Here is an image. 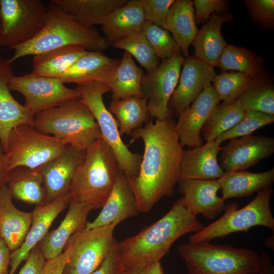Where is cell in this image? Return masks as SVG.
I'll return each mask as SVG.
<instances>
[{"instance_id":"1","label":"cell","mask_w":274,"mask_h":274,"mask_svg":"<svg viewBox=\"0 0 274 274\" xmlns=\"http://www.w3.org/2000/svg\"><path fill=\"white\" fill-rule=\"evenodd\" d=\"M176 122L172 118L149 120L130 134V144L141 139L144 151L137 176L128 178L139 212L150 211L164 196H172L179 183L183 153Z\"/></svg>"},{"instance_id":"2","label":"cell","mask_w":274,"mask_h":274,"mask_svg":"<svg viewBox=\"0 0 274 274\" xmlns=\"http://www.w3.org/2000/svg\"><path fill=\"white\" fill-rule=\"evenodd\" d=\"M203 227L185 208L181 197L160 219L135 235L117 242L116 247L124 269L159 262L179 238Z\"/></svg>"},{"instance_id":"3","label":"cell","mask_w":274,"mask_h":274,"mask_svg":"<svg viewBox=\"0 0 274 274\" xmlns=\"http://www.w3.org/2000/svg\"><path fill=\"white\" fill-rule=\"evenodd\" d=\"M69 45L80 46L90 51H100L109 46L105 37L94 27H85L77 23L61 8L50 1L47 18L42 31L30 41L15 47L11 64L29 55H35Z\"/></svg>"},{"instance_id":"4","label":"cell","mask_w":274,"mask_h":274,"mask_svg":"<svg viewBox=\"0 0 274 274\" xmlns=\"http://www.w3.org/2000/svg\"><path fill=\"white\" fill-rule=\"evenodd\" d=\"M118 168L113 152L100 136L85 150L74 174L68 190L71 200L91 210L102 208L112 191Z\"/></svg>"},{"instance_id":"5","label":"cell","mask_w":274,"mask_h":274,"mask_svg":"<svg viewBox=\"0 0 274 274\" xmlns=\"http://www.w3.org/2000/svg\"><path fill=\"white\" fill-rule=\"evenodd\" d=\"M178 250L188 274H260L259 255L249 249L202 242L182 244Z\"/></svg>"},{"instance_id":"6","label":"cell","mask_w":274,"mask_h":274,"mask_svg":"<svg viewBox=\"0 0 274 274\" xmlns=\"http://www.w3.org/2000/svg\"><path fill=\"white\" fill-rule=\"evenodd\" d=\"M33 126L81 151H85L101 136L93 114L80 98L37 114Z\"/></svg>"},{"instance_id":"7","label":"cell","mask_w":274,"mask_h":274,"mask_svg":"<svg viewBox=\"0 0 274 274\" xmlns=\"http://www.w3.org/2000/svg\"><path fill=\"white\" fill-rule=\"evenodd\" d=\"M272 194L273 189L269 186L257 191L255 197L239 209L236 203L226 204L223 215L190 235L188 243L210 242L234 232L247 231L257 226L266 227L273 231L274 218L270 207Z\"/></svg>"},{"instance_id":"8","label":"cell","mask_w":274,"mask_h":274,"mask_svg":"<svg viewBox=\"0 0 274 274\" xmlns=\"http://www.w3.org/2000/svg\"><path fill=\"white\" fill-rule=\"evenodd\" d=\"M80 99L93 114L100 130L101 137L109 146L116 158L118 168L128 178L135 177L139 171L142 156L130 151L123 142L118 123L105 106L102 96L111 92L109 85L91 82L78 85Z\"/></svg>"},{"instance_id":"9","label":"cell","mask_w":274,"mask_h":274,"mask_svg":"<svg viewBox=\"0 0 274 274\" xmlns=\"http://www.w3.org/2000/svg\"><path fill=\"white\" fill-rule=\"evenodd\" d=\"M68 146L33 125H18L9 136L6 151L8 171L17 166L38 168L61 155Z\"/></svg>"},{"instance_id":"10","label":"cell","mask_w":274,"mask_h":274,"mask_svg":"<svg viewBox=\"0 0 274 274\" xmlns=\"http://www.w3.org/2000/svg\"><path fill=\"white\" fill-rule=\"evenodd\" d=\"M0 45L14 49L35 38L44 27L47 7L41 0H0Z\"/></svg>"},{"instance_id":"11","label":"cell","mask_w":274,"mask_h":274,"mask_svg":"<svg viewBox=\"0 0 274 274\" xmlns=\"http://www.w3.org/2000/svg\"><path fill=\"white\" fill-rule=\"evenodd\" d=\"M118 224L84 228L73 235L65 246L70 255L63 274H90L96 270L117 242L114 232Z\"/></svg>"},{"instance_id":"12","label":"cell","mask_w":274,"mask_h":274,"mask_svg":"<svg viewBox=\"0 0 274 274\" xmlns=\"http://www.w3.org/2000/svg\"><path fill=\"white\" fill-rule=\"evenodd\" d=\"M9 87L23 95L24 105L34 116L80 97L76 88H68L59 78L32 73L14 75L10 80Z\"/></svg>"},{"instance_id":"13","label":"cell","mask_w":274,"mask_h":274,"mask_svg":"<svg viewBox=\"0 0 274 274\" xmlns=\"http://www.w3.org/2000/svg\"><path fill=\"white\" fill-rule=\"evenodd\" d=\"M184 57L181 52L162 59L154 71L144 74L142 91L147 99L149 117L163 120L171 118L169 102L179 82Z\"/></svg>"},{"instance_id":"14","label":"cell","mask_w":274,"mask_h":274,"mask_svg":"<svg viewBox=\"0 0 274 274\" xmlns=\"http://www.w3.org/2000/svg\"><path fill=\"white\" fill-rule=\"evenodd\" d=\"M274 153V139L249 135L231 139L222 147L218 160L224 172L244 170Z\"/></svg>"},{"instance_id":"15","label":"cell","mask_w":274,"mask_h":274,"mask_svg":"<svg viewBox=\"0 0 274 274\" xmlns=\"http://www.w3.org/2000/svg\"><path fill=\"white\" fill-rule=\"evenodd\" d=\"M69 191L62 194L50 202L37 206L32 212L30 227L21 246L11 252L9 274H14L21 262L26 260L30 251L44 239L54 220L69 204Z\"/></svg>"},{"instance_id":"16","label":"cell","mask_w":274,"mask_h":274,"mask_svg":"<svg viewBox=\"0 0 274 274\" xmlns=\"http://www.w3.org/2000/svg\"><path fill=\"white\" fill-rule=\"evenodd\" d=\"M178 85L169 102V108L179 115L189 107L197 96L211 85L216 75L214 68L194 56L184 58Z\"/></svg>"},{"instance_id":"17","label":"cell","mask_w":274,"mask_h":274,"mask_svg":"<svg viewBox=\"0 0 274 274\" xmlns=\"http://www.w3.org/2000/svg\"><path fill=\"white\" fill-rule=\"evenodd\" d=\"M219 99L212 85L206 88L189 108L179 114L175 129L181 146L194 148L203 144L202 128Z\"/></svg>"},{"instance_id":"18","label":"cell","mask_w":274,"mask_h":274,"mask_svg":"<svg viewBox=\"0 0 274 274\" xmlns=\"http://www.w3.org/2000/svg\"><path fill=\"white\" fill-rule=\"evenodd\" d=\"M97 217L87 222L86 229L119 224L122 221L136 216L139 211L135 195L125 174L119 168L112 191Z\"/></svg>"},{"instance_id":"19","label":"cell","mask_w":274,"mask_h":274,"mask_svg":"<svg viewBox=\"0 0 274 274\" xmlns=\"http://www.w3.org/2000/svg\"><path fill=\"white\" fill-rule=\"evenodd\" d=\"M183 203L193 216L201 214L213 220L224 211L225 200L217 195L221 187L218 179L188 180L179 182Z\"/></svg>"},{"instance_id":"20","label":"cell","mask_w":274,"mask_h":274,"mask_svg":"<svg viewBox=\"0 0 274 274\" xmlns=\"http://www.w3.org/2000/svg\"><path fill=\"white\" fill-rule=\"evenodd\" d=\"M85 153V151L68 145L61 155L38 168L45 189V198L41 205L50 202L68 191L74 174Z\"/></svg>"},{"instance_id":"21","label":"cell","mask_w":274,"mask_h":274,"mask_svg":"<svg viewBox=\"0 0 274 274\" xmlns=\"http://www.w3.org/2000/svg\"><path fill=\"white\" fill-rule=\"evenodd\" d=\"M120 60L100 51H87L59 78L64 83L78 85L91 82L111 85Z\"/></svg>"},{"instance_id":"22","label":"cell","mask_w":274,"mask_h":274,"mask_svg":"<svg viewBox=\"0 0 274 274\" xmlns=\"http://www.w3.org/2000/svg\"><path fill=\"white\" fill-rule=\"evenodd\" d=\"M14 76L11 64L0 57V141L5 151L11 130L20 124L33 125L35 118L30 110L11 93L9 83Z\"/></svg>"},{"instance_id":"23","label":"cell","mask_w":274,"mask_h":274,"mask_svg":"<svg viewBox=\"0 0 274 274\" xmlns=\"http://www.w3.org/2000/svg\"><path fill=\"white\" fill-rule=\"evenodd\" d=\"M220 144L215 139L193 149L184 150L179 182L188 180H216L221 178L224 172L217 158L222 149Z\"/></svg>"},{"instance_id":"24","label":"cell","mask_w":274,"mask_h":274,"mask_svg":"<svg viewBox=\"0 0 274 274\" xmlns=\"http://www.w3.org/2000/svg\"><path fill=\"white\" fill-rule=\"evenodd\" d=\"M5 183L0 188V238L3 239L11 252L23 243L30 227L33 214L18 210Z\"/></svg>"},{"instance_id":"25","label":"cell","mask_w":274,"mask_h":274,"mask_svg":"<svg viewBox=\"0 0 274 274\" xmlns=\"http://www.w3.org/2000/svg\"><path fill=\"white\" fill-rule=\"evenodd\" d=\"M68 211L58 227L48 232L40 242V249L46 260L54 258L63 252L68 241L84 229L91 209L86 205L70 200Z\"/></svg>"},{"instance_id":"26","label":"cell","mask_w":274,"mask_h":274,"mask_svg":"<svg viewBox=\"0 0 274 274\" xmlns=\"http://www.w3.org/2000/svg\"><path fill=\"white\" fill-rule=\"evenodd\" d=\"M233 19L231 13L211 15L198 30L192 44L194 56L212 67L217 66L223 50L228 45L222 35V26L225 22L232 23Z\"/></svg>"},{"instance_id":"27","label":"cell","mask_w":274,"mask_h":274,"mask_svg":"<svg viewBox=\"0 0 274 274\" xmlns=\"http://www.w3.org/2000/svg\"><path fill=\"white\" fill-rule=\"evenodd\" d=\"M145 21L139 0H130L106 18L102 31L109 45L141 32Z\"/></svg>"},{"instance_id":"28","label":"cell","mask_w":274,"mask_h":274,"mask_svg":"<svg viewBox=\"0 0 274 274\" xmlns=\"http://www.w3.org/2000/svg\"><path fill=\"white\" fill-rule=\"evenodd\" d=\"M5 183L12 199L37 206L42 204L45 189L39 168L14 167L7 173Z\"/></svg>"},{"instance_id":"29","label":"cell","mask_w":274,"mask_h":274,"mask_svg":"<svg viewBox=\"0 0 274 274\" xmlns=\"http://www.w3.org/2000/svg\"><path fill=\"white\" fill-rule=\"evenodd\" d=\"M191 0H175L167 12L164 29L170 32L180 51L189 56L188 48L198 32Z\"/></svg>"},{"instance_id":"30","label":"cell","mask_w":274,"mask_h":274,"mask_svg":"<svg viewBox=\"0 0 274 274\" xmlns=\"http://www.w3.org/2000/svg\"><path fill=\"white\" fill-rule=\"evenodd\" d=\"M128 0H52L77 23L85 27L102 24L106 18Z\"/></svg>"},{"instance_id":"31","label":"cell","mask_w":274,"mask_h":274,"mask_svg":"<svg viewBox=\"0 0 274 274\" xmlns=\"http://www.w3.org/2000/svg\"><path fill=\"white\" fill-rule=\"evenodd\" d=\"M225 201L232 198L249 196L260 189L271 186L274 182V169L261 173L244 170L224 172L218 179Z\"/></svg>"},{"instance_id":"32","label":"cell","mask_w":274,"mask_h":274,"mask_svg":"<svg viewBox=\"0 0 274 274\" xmlns=\"http://www.w3.org/2000/svg\"><path fill=\"white\" fill-rule=\"evenodd\" d=\"M87 51L80 46L69 45L35 55L31 73L60 78Z\"/></svg>"},{"instance_id":"33","label":"cell","mask_w":274,"mask_h":274,"mask_svg":"<svg viewBox=\"0 0 274 274\" xmlns=\"http://www.w3.org/2000/svg\"><path fill=\"white\" fill-rule=\"evenodd\" d=\"M144 73L135 64L132 56L125 51L120 60L111 88L112 101L129 97H144L142 81Z\"/></svg>"},{"instance_id":"34","label":"cell","mask_w":274,"mask_h":274,"mask_svg":"<svg viewBox=\"0 0 274 274\" xmlns=\"http://www.w3.org/2000/svg\"><path fill=\"white\" fill-rule=\"evenodd\" d=\"M109 111L118 120L121 135L130 134L150 120L145 97H129L112 101Z\"/></svg>"},{"instance_id":"35","label":"cell","mask_w":274,"mask_h":274,"mask_svg":"<svg viewBox=\"0 0 274 274\" xmlns=\"http://www.w3.org/2000/svg\"><path fill=\"white\" fill-rule=\"evenodd\" d=\"M264 64L263 59L253 51L228 44L223 50L217 66L221 72L237 71L253 78L265 71Z\"/></svg>"},{"instance_id":"36","label":"cell","mask_w":274,"mask_h":274,"mask_svg":"<svg viewBox=\"0 0 274 274\" xmlns=\"http://www.w3.org/2000/svg\"><path fill=\"white\" fill-rule=\"evenodd\" d=\"M238 99L245 110L274 115L273 83L265 71L251 79Z\"/></svg>"},{"instance_id":"37","label":"cell","mask_w":274,"mask_h":274,"mask_svg":"<svg viewBox=\"0 0 274 274\" xmlns=\"http://www.w3.org/2000/svg\"><path fill=\"white\" fill-rule=\"evenodd\" d=\"M245 111L238 99L231 102L218 104L202 128L204 140L206 142L215 140L232 128L243 118Z\"/></svg>"},{"instance_id":"38","label":"cell","mask_w":274,"mask_h":274,"mask_svg":"<svg viewBox=\"0 0 274 274\" xmlns=\"http://www.w3.org/2000/svg\"><path fill=\"white\" fill-rule=\"evenodd\" d=\"M114 48L125 50L133 56L147 73L158 66L159 59L142 31L133 34L111 44Z\"/></svg>"},{"instance_id":"39","label":"cell","mask_w":274,"mask_h":274,"mask_svg":"<svg viewBox=\"0 0 274 274\" xmlns=\"http://www.w3.org/2000/svg\"><path fill=\"white\" fill-rule=\"evenodd\" d=\"M251 79L245 74L238 72H221L215 76L212 86L220 101L231 102L238 98Z\"/></svg>"},{"instance_id":"40","label":"cell","mask_w":274,"mask_h":274,"mask_svg":"<svg viewBox=\"0 0 274 274\" xmlns=\"http://www.w3.org/2000/svg\"><path fill=\"white\" fill-rule=\"evenodd\" d=\"M142 31L159 59H167L181 52L178 45L167 30L145 21Z\"/></svg>"},{"instance_id":"41","label":"cell","mask_w":274,"mask_h":274,"mask_svg":"<svg viewBox=\"0 0 274 274\" xmlns=\"http://www.w3.org/2000/svg\"><path fill=\"white\" fill-rule=\"evenodd\" d=\"M274 122V115L261 112L246 110L241 121L230 129L217 136L215 140L220 144L231 140L251 135L257 129Z\"/></svg>"},{"instance_id":"42","label":"cell","mask_w":274,"mask_h":274,"mask_svg":"<svg viewBox=\"0 0 274 274\" xmlns=\"http://www.w3.org/2000/svg\"><path fill=\"white\" fill-rule=\"evenodd\" d=\"M243 2L253 22L263 28L273 29V0H245Z\"/></svg>"},{"instance_id":"43","label":"cell","mask_w":274,"mask_h":274,"mask_svg":"<svg viewBox=\"0 0 274 274\" xmlns=\"http://www.w3.org/2000/svg\"><path fill=\"white\" fill-rule=\"evenodd\" d=\"M145 21L164 28L169 8L175 0H139Z\"/></svg>"},{"instance_id":"44","label":"cell","mask_w":274,"mask_h":274,"mask_svg":"<svg viewBox=\"0 0 274 274\" xmlns=\"http://www.w3.org/2000/svg\"><path fill=\"white\" fill-rule=\"evenodd\" d=\"M196 24H204L214 14L228 13L229 2L225 0H194L192 1Z\"/></svg>"},{"instance_id":"45","label":"cell","mask_w":274,"mask_h":274,"mask_svg":"<svg viewBox=\"0 0 274 274\" xmlns=\"http://www.w3.org/2000/svg\"><path fill=\"white\" fill-rule=\"evenodd\" d=\"M46 261L39 244L30 251L18 274H42Z\"/></svg>"},{"instance_id":"46","label":"cell","mask_w":274,"mask_h":274,"mask_svg":"<svg viewBox=\"0 0 274 274\" xmlns=\"http://www.w3.org/2000/svg\"><path fill=\"white\" fill-rule=\"evenodd\" d=\"M116 244L101 264L90 274L121 273L124 268L118 255Z\"/></svg>"},{"instance_id":"47","label":"cell","mask_w":274,"mask_h":274,"mask_svg":"<svg viewBox=\"0 0 274 274\" xmlns=\"http://www.w3.org/2000/svg\"><path fill=\"white\" fill-rule=\"evenodd\" d=\"M69 255V248L65 246L63 252L59 256L46 260L42 274H63Z\"/></svg>"},{"instance_id":"48","label":"cell","mask_w":274,"mask_h":274,"mask_svg":"<svg viewBox=\"0 0 274 274\" xmlns=\"http://www.w3.org/2000/svg\"><path fill=\"white\" fill-rule=\"evenodd\" d=\"M120 274H164V270L159 262L127 267Z\"/></svg>"},{"instance_id":"49","label":"cell","mask_w":274,"mask_h":274,"mask_svg":"<svg viewBox=\"0 0 274 274\" xmlns=\"http://www.w3.org/2000/svg\"><path fill=\"white\" fill-rule=\"evenodd\" d=\"M11 253L5 241L0 238V274H9Z\"/></svg>"},{"instance_id":"50","label":"cell","mask_w":274,"mask_h":274,"mask_svg":"<svg viewBox=\"0 0 274 274\" xmlns=\"http://www.w3.org/2000/svg\"><path fill=\"white\" fill-rule=\"evenodd\" d=\"M260 274H274V267L268 254L262 252L259 255Z\"/></svg>"},{"instance_id":"51","label":"cell","mask_w":274,"mask_h":274,"mask_svg":"<svg viewBox=\"0 0 274 274\" xmlns=\"http://www.w3.org/2000/svg\"><path fill=\"white\" fill-rule=\"evenodd\" d=\"M8 162L5 149L0 141V184L5 183Z\"/></svg>"},{"instance_id":"52","label":"cell","mask_w":274,"mask_h":274,"mask_svg":"<svg viewBox=\"0 0 274 274\" xmlns=\"http://www.w3.org/2000/svg\"><path fill=\"white\" fill-rule=\"evenodd\" d=\"M265 245L266 246L267 248H273V236H271L270 237H268L265 241Z\"/></svg>"},{"instance_id":"53","label":"cell","mask_w":274,"mask_h":274,"mask_svg":"<svg viewBox=\"0 0 274 274\" xmlns=\"http://www.w3.org/2000/svg\"><path fill=\"white\" fill-rule=\"evenodd\" d=\"M1 28H2V21H1V14H0V35L1 32Z\"/></svg>"},{"instance_id":"54","label":"cell","mask_w":274,"mask_h":274,"mask_svg":"<svg viewBox=\"0 0 274 274\" xmlns=\"http://www.w3.org/2000/svg\"><path fill=\"white\" fill-rule=\"evenodd\" d=\"M3 183L0 184V188Z\"/></svg>"}]
</instances>
